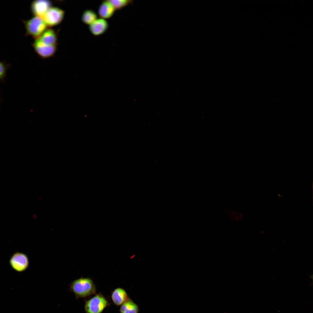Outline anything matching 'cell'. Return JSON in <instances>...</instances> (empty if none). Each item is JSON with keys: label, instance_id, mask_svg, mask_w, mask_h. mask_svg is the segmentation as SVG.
Segmentation results:
<instances>
[{"label": "cell", "instance_id": "obj_1", "mask_svg": "<svg viewBox=\"0 0 313 313\" xmlns=\"http://www.w3.org/2000/svg\"><path fill=\"white\" fill-rule=\"evenodd\" d=\"M70 290L77 299L96 294V286L90 278L81 277L74 280L70 285Z\"/></svg>", "mask_w": 313, "mask_h": 313}, {"label": "cell", "instance_id": "obj_2", "mask_svg": "<svg viewBox=\"0 0 313 313\" xmlns=\"http://www.w3.org/2000/svg\"><path fill=\"white\" fill-rule=\"evenodd\" d=\"M23 22L26 30V35L31 36L35 39L39 38L47 28V26L41 17L34 16Z\"/></svg>", "mask_w": 313, "mask_h": 313}, {"label": "cell", "instance_id": "obj_3", "mask_svg": "<svg viewBox=\"0 0 313 313\" xmlns=\"http://www.w3.org/2000/svg\"><path fill=\"white\" fill-rule=\"evenodd\" d=\"M85 309L86 313H101L110 305L106 299L101 293L96 294L90 299L85 300Z\"/></svg>", "mask_w": 313, "mask_h": 313}, {"label": "cell", "instance_id": "obj_4", "mask_svg": "<svg viewBox=\"0 0 313 313\" xmlns=\"http://www.w3.org/2000/svg\"><path fill=\"white\" fill-rule=\"evenodd\" d=\"M65 11L57 7H51L42 17L48 26L52 27L60 24L63 19Z\"/></svg>", "mask_w": 313, "mask_h": 313}, {"label": "cell", "instance_id": "obj_5", "mask_svg": "<svg viewBox=\"0 0 313 313\" xmlns=\"http://www.w3.org/2000/svg\"><path fill=\"white\" fill-rule=\"evenodd\" d=\"M32 45L38 55L44 59L48 58L53 56L57 49V45H46L42 43L38 38L35 39Z\"/></svg>", "mask_w": 313, "mask_h": 313}, {"label": "cell", "instance_id": "obj_6", "mask_svg": "<svg viewBox=\"0 0 313 313\" xmlns=\"http://www.w3.org/2000/svg\"><path fill=\"white\" fill-rule=\"evenodd\" d=\"M12 268L16 271L22 272L28 267L29 261L28 258L25 254L21 252L14 253L10 260Z\"/></svg>", "mask_w": 313, "mask_h": 313}, {"label": "cell", "instance_id": "obj_7", "mask_svg": "<svg viewBox=\"0 0 313 313\" xmlns=\"http://www.w3.org/2000/svg\"><path fill=\"white\" fill-rule=\"evenodd\" d=\"M52 2L50 0H34L31 4V10L34 16L42 17L48 10L52 7Z\"/></svg>", "mask_w": 313, "mask_h": 313}, {"label": "cell", "instance_id": "obj_8", "mask_svg": "<svg viewBox=\"0 0 313 313\" xmlns=\"http://www.w3.org/2000/svg\"><path fill=\"white\" fill-rule=\"evenodd\" d=\"M108 23L105 19H97L89 25V29L91 33L94 35L97 36L104 33L108 28Z\"/></svg>", "mask_w": 313, "mask_h": 313}, {"label": "cell", "instance_id": "obj_9", "mask_svg": "<svg viewBox=\"0 0 313 313\" xmlns=\"http://www.w3.org/2000/svg\"><path fill=\"white\" fill-rule=\"evenodd\" d=\"M38 39L43 43L48 46L57 45V36L53 29L47 28Z\"/></svg>", "mask_w": 313, "mask_h": 313}, {"label": "cell", "instance_id": "obj_10", "mask_svg": "<svg viewBox=\"0 0 313 313\" xmlns=\"http://www.w3.org/2000/svg\"><path fill=\"white\" fill-rule=\"evenodd\" d=\"M115 10L112 4L108 0L102 1L98 9V13L100 18L104 19L111 17L114 15Z\"/></svg>", "mask_w": 313, "mask_h": 313}, {"label": "cell", "instance_id": "obj_11", "mask_svg": "<svg viewBox=\"0 0 313 313\" xmlns=\"http://www.w3.org/2000/svg\"><path fill=\"white\" fill-rule=\"evenodd\" d=\"M111 297L113 303L117 306L121 305L130 298L126 291L121 287L116 288L112 292Z\"/></svg>", "mask_w": 313, "mask_h": 313}, {"label": "cell", "instance_id": "obj_12", "mask_svg": "<svg viewBox=\"0 0 313 313\" xmlns=\"http://www.w3.org/2000/svg\"><path fill=\"white\" fill-rule=\"evenodd\" d=\"M138 305L129 298L121 305L119 309L120 313H138Z\"/></svg>", "mask_w": 313, "mask_h": 313}, {"label": "cell", "instance_id": "obj_13", "mask_svg": "<svg viewBox=\"0 0 313 313\" xmlns=\"http://www.w3.org/2000/svg\"><path fill=\"white\" fill-rule=\"evenodd\" d=\"M97 13L93 10L88 9L85 10L81 16V20L84 24L90 25L97 19Z\"/></svg>", "mask_w": 313, "mask_h": 313}, {"label": "cell", "instance_id": "obj_14", "mask_svg": "<svg viewBox=\"0 0 313 313\" xmlns=\"http://www.w3.org/2000/svg\"><path fill=\"white\" fill-rule=\"evenodd\" d=\"M115 9V10H120L131 4L133 2L131 0H108Z\"/></svg>", "mask_w": 313, "mask_h": 313}, {"label": "cell", "instance_id": "obj_15", "mask_svg": "<svg viewBox=\"0 0 313 313\" xmlns=\"http://www.w3.org/2000/svg\"><path fill=\"white\" fill-rule=\"evenodd\" d=\"M10 65L0 61V81H3L6 77Z\"/></svg>", "mask_w": 313, "mask_h": 313}, {"label": "cell", "instance_id": "obj_16", "mask_svg": "<svg viewBox=\"0 0 313 313\" xmlns=\"http://www.w3.org/2000/svg\"></svg>", "mask_w": 313, "mask_h": 313}]
</instances>
